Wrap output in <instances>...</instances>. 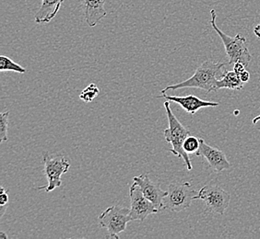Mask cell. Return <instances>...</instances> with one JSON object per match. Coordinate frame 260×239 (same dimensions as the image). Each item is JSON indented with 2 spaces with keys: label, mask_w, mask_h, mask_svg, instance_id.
<instances>
[{
  "label": "cell",
  "mask_w": 260,
  "mask_h": 239,
  "mask_svg": "<svg viewBox=\"0 0 260 239\" xmlns=\"http://www.w3.org/2000/svg\"><path fill=\"white\" fill-rule=\"evenodd\" d=\"M43 163L44 173L48 183L46 186L37 187L36 189H44L45 192H50L62 185L61 177L70 170V160L64 154L45 153L43 155Z\"/></svg>",
  "instance_id": "4"
},
{
  "label": "cell",
  "mask_w": 260,
  "mask_h": 239,
  "mask_svg": "<svg viewBox=\"0 0 260 239\" xmlns=\"http://www.w3.org/2000/svg\"><path fill=\"white\" fill-rule=\"evenodd\" d=\"M165 107L169 124L168 128L164 130L165 141L172 145L171 153L176 155L178 158L184 160V164L186 167V170H192L193 167L189 155L183 148L184 142L190 135V132L175 117L171 109L170 101L166 100L165 102Z\"/></svg>",
  "instance_id": "2"
},
{
  "label": "cell",
  "mask_w": 260,
  "mask_h": 239,
  "mask_svg": "<svg viewBox=\"0 0 260 239\" xmlns=\"http://www.w3.org/2000/svg\"><path fill=\"white\" fill-rule=\"evenodd\" d=\"M195 200H202L210 212L223 214L230 204L231 195L217 185H206L199 191Z\"/></svg>",
  "instance_id": "7"
},
{
  "label": "cell",
  "mask_w": 260,
  "mask_h": 239,
  "mask_svg": "<svg viewBox=\"0 0 260 239\" xmlns=\"http://www.w3.org/2000/svg\"><path fill=\"white\" fill-rule=\"evenodd\" d=\"M9 204V190L1 187L0 188V206H6Z\"/></svg>",
  "instance_id": "19"
},
{
  "label": "cell",
  "mask_w": 260,
  "mask_h": 239,
  "mask_svg": "<svg viewBox=\"0 0 260 239\" xmlns=\"http://www.w3.org/2000/svg\"><path fill=\"white\" fill-rule=\"evenodd\" d=\"M210 15H211L210 24L212 26L213 30H215L220 36V39L223 43L226 55L229 58L228 61L229 65L231 64L235 65V63L241 62L247 67L252 60V55L246 46V39L240 34L235 35V37H231L225 34L223 31H221L218 28V26L216 24L217 14L215 10H210Z\"/></svg>",
  "instance_id": "3"
},
{
  "label": "cell",
  "mask_w": 260,
  "mask_h": 239,
  "mask_svg": "<svg viewBox=\"0 0 260 239\" xmlns=\"http://www.w3.org/2000/svg\"><path fill=\"white\" fill-rule=\"evenodd\" d=\"M99 92H100L99 88L95 84L91 83V84H90L87 88H85L84 90L81 91V93L80 95V99L81 100H83L84 102H87V103L88 102H91V101L94 100L95 98H97V96L99 95Z\"/></svg>",
  "instance_id": "16"
},
{
  "label": "cell",
  "mask_w": 260,
  "mask_h": 239,
  "mask_svg": "<svg viewBox=\"0 0 260 239\" xmlns=\"http://www.w3.org/2000/svg\"><path fill=\"white\" fill-rule=\"evenodd\" d=\"M99 224L102 228L108 232V238H119V234L126 229V225L132 221L130 209L117 205L111 206L99 216Z\"/></svg>",
  "instance_id": "5"
},
{
  "label": "cell",
  "mask_w": 260,
  "mask_h": 239,
  "mask_svg": "<svg viewBox=\"0 0 260 239\" xmlns=\"http://www.w3.org/2000/svg\"><path fill=\"white\" fill-rule=\"evenodd\" d=\"M10 111H3L0 114V143L8 141V127H9Z\"/></svg>",
  "instance_id": "17"
},
{
  "label": "cell",
  "mask_w": 260,
  "mask_h": 239,
  "mask_svg": "<svg viewBox=\"0 0 260 239\" xmlns=\"http://www.w3.org/2000/svg\"><path fill=\"white\" fill-rule=\"evenodd\" d=\"M167 191L168 193L164 199V209L176 213L189 208L192 201L199 193L189 182L172 183Z\"/></svg>",
  "instance_id": "6"
},
{
  "label": "cell",
  "mask_w": 260,
  "mask_h": 239,
  "mask_svg": "<svg viewBox=\"0 0 260 239\" xmlns=\"http://www.w3.org/2000/svg\"><path fill=\"white\" fill-rule=\"evenodd\" d=\"M200 139H198L196 136H191L189 135L184 142L183 148L187 154H194L199 148H200Z\"/></svg>",
  "instance_id": "18"
},
{
  "label": "cell",
  "mask_w": 260,
  "mask_h": 239,
  "mask_svg": "<svg viewBox=\"0 0 260 239\" xmlns=\"http://www.w3.org/2000/svg\"><path fill=\"white\" fill-rule=\"evenodd\" d=\"M0 71L1 72H6V71H12L16 73L20 74H25L26 69L22 67L21 65L15 63L14 61L10 59V57L6 55H1L0 56Z\"/></svg>",
  "instance_id": "15"
},
{
  "label": "cell",
  "mask_w": 260,
  "mask_h": 239,
  "mask_svg": "<svg viewBox=\"0 0 260 239\" xmlns=\"http://www.w3.org/2000/svg\"><path fill=\"white\" fill-rule=\"evenodd\" d=\"M133 183L140 187L141 191L147 199L155 205L156 208L161 211L164 209V199L168 193L160 188V186L156 184L150 179L149 175L142 174L133 178Z\"/></svg>",
  "instance_id": "9"
},
{
  "label": "cell",
  "mask_w": 260,
  "mask_h": 239,
  "mask_svg": "<svg viewBox=\"0 0 260 239\" xmlns=\"http://www.w3.org/2000/svg\"><path fill=\"white\" fill-rule=\"evenodd\" d=\"M1 238L8 239V235L4 232H0V239Z\"/></svg>",
  "instance_id": "23"
},
{
  "label": "cell",
  "mask_w": 260,
  "mask_h": 239,
  "mask_svg": "<svg viewBox=\"0 0 260 239\" xmlns=\"http://www.w3.org/2000/svg\"><path fill=\"white\" fill-rule=\"evenodd\" d=\"M244 82L236 75L235 71H225V74L216 83V91L221 89L241 90L244 88Z\"/></svg>",
  "instance_id": "14"
},
{
  "label": "cell",
  "mask_w": 260,
  "mask_h": 239,
  "mask_svg": "<svg viewBox=\"0 0 260 239\" xmlns=\"http://www.w3.org/2000/svg\"><path fill=\"white\" fill-rule=\"evenodd\" d=\"M258 122H260V115H258V116H256L255 118H254V119H253V124H254V125H255V124H257Z\"/></svg>",
  "instance_id": "22"
},
{
  "label": "cell",
  "mask_w": 260,
  "mask_h": 239,
  "mask_svg": "<svg viewBox=\"0 0 260 239\" xmlns=\"http://www.w3.org/2000/svg\"><path fill=\"white\" fill-rule=\"evenodd\" d=\"M157 98H164L165 100H168L170 102H175L180 105L181 107L189 114H196L198 110L203 108L219 106L218 102L206 101L196 97L194 95H187V96L180 97V96H168L165 93H161V95Z\"/></svg>",
  "instance_id": "11"
},
{
  "label": "cell",
  "mask_w": 260,
  "mask_h": 239,
  "mask_svg": "<svg viewBox=\"0 0 260 239\" xmlns=\"http://www.w3.org/2000/svg\"><path fill=\"white\" fill-rule=\"evenodd\" d=\"M105 0H80L87 25L94 27L107 15Z\"/></svg>",
  "instance_id": "12"
},
{
  "label": "cell",
  "mask_w": 260,
  "mask_h": 239,
  "mask_svg": "<svg viewBox=\"0 0 260 239\" xmlns=\"http://www.w3.org/2000/svg\"><path fill=\"white\" fill-rule=\"evenodd\" d=\"M130 216L132 221L143 222L150 214L160 212L150 200L147 199L138 185L132 184L129 189Z\"/></svg>",
  "instance_id": "8"
},
{
  "label": "cell",
  "mask_w": 260,
  "mask_h": 239,
  "mask_svg": "<svg viewBox=\"0 0 260 239\" xmlns=\"http://www.w3.org/2000/svg\"><path fill=\"white\" fill-rule=\"evenodd\" d=\"M200 148L196 152L197 156L204 157L210 168L218 173L230 169V162L222 151L208 145L203 139H200Z\"/></svg>",
  "instance_id": "10"
},
{
  "label": "cell",
  "mask_w": 260,
  "mask_h": 239,
  "mask_svg": "<svg viewBox=\"0 0 260 239\" xmlns=\"http://www.w3.org/2000/svg\"><path fill=\"white\" fill-rule=\"evenodd\" d=\"M254 33H255V36L260 39V23L257 26H255V29H254Z\"/></svg>",
  "instance_id": "21"
},
{
  "label": "cell",
  "mask_w": 260,
  "mask_h": 239,
  "mask_svg": "<svg viewBox=\"0 0 260 239\" xmlns=\"http://www.w3.org/2000/svg\"><path fill=\"white\" fill-rule=\"evenodd\" d=\"M64 0H42L40 8L35 13V23H48L55 18L60 10Z\"/></svg>",
  "instance_id": "13"
},
{
  "label": "cell",
  "mask_w": 260,
  "mask_h": 239,
  "mask_svg": "<svg viewBox=\"0 0 260 239\" xmlns=\"http://www.w3.org/2000/svg\"><path fill=\"white\" fill-rule=\"evenodd\" d=\"M227 63H215L212 61H205L202 65L199 66L196 70L195 74L178 84L167 86L165 89L161 90V93H166L168 90H180L185 88H196L210 93L216 91V83L225 74V70L223 67Z\"/></svg>",
  "instance_id": "1"
},
{
  "label": "cell",
  "mask_w": 260,
  "mask_h": 239,
  "mask_svg": "<svg viewBox=\"0 0 260 239\" xmlns=\"http://www.w3.org/2000/svg\"><path fill=\"white\" fill-rule=\"evenodd\" d=\"M238 76H239V78H240L244 83H247L248 81H249V79H250V74H249V72L248 71H246V70H244L242 73H240L239 75H238Z\"/></svg>",
  "instance_id": "20"
}]
</instances>
